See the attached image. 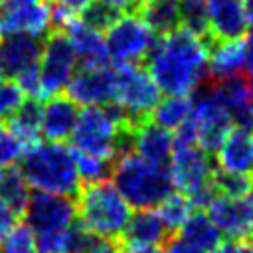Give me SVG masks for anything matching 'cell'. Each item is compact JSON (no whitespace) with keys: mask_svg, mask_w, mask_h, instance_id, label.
<instances>
[{"mask_svg":"<svg viewBox=\"0 0 253 253\" xmlns=\"http://www.w3.org/2000/svg\"><path fill=\"white\" fill-rule=\"evenodd\" d=\"M144 63L160 93L166 95H192L208 81V45L186 28L156 40Z\"/></svg>","mask_w":253,"mask_h":253,"instance_id":"6da1fadb","label":"cell"},{"mask_svg":"<svg viewBox=\"0 0 253 253\" xmlns=\"http://www.w3.org/2000/svg\"><path fill=\"white\" fill-rule=\"evenodd\" d=\"M20 172L28 180L30 188L42 192L75 198L83 186L73 150L63 142L38 140L24 148L20 156Z\"/></svg>","mask_w":253,"mask_h":253,"instance_id":"7a4b0ae2","label":"cell"},{"mask_svg":"<svg viewBox=\"0 0 253 253\" xmlns=\"http://www.w3.org/2000/svg\"><path fill=\"white\" fill-rule=\"evenodd\" d=\"M113 184L130 208L154 210L174 190L168 168L156 166L136 152L125 154L113 164Z\"/></svg>","mask_w":253,"mask_h":253,"instance_id":"3957f363","label":"cell"},{"mask_svg":"<svg viewBox=\"0 0 253 253\" xmlns=\"http://www.w3.org/2000/svg\"><path fill=\"white\" fill-rule=\"evenodd\" d=\"M75 204L79 223L87 231L103 239H121L130 217V206L113 182L99 180L83 184Z\"/></svg>","mask_w":253,"mask_h":253,"instance_id":"277c9868","label":"cell"},{"mask_svg":"<svg viewBox=\"0 0 253 253\" xmlns=\"http://www.w3.org/2000/svg\"><path fill=\"white\" fill-rule=\"evenodd\" d=\"M115 95L117 101L128 115V123L140 126L150 119L152 109L160 101V89L150 73L134 63H115Z\"/></svg>","mask_w":253,"mask_h":253,"instance_id":"5b68a950","label":"cell"},{"mask_svg":"<svg viewBox=\"0 0 253 253\" xmlns=\"http://www.w3.org/2000/svg\"><path fill=\"white\" fill-rule=\"evenodd\" d=\"M190 121L196 128V144L210 154H215L225 134L233 128L231 117L219 99L213 95L210 81H204L192 95Z\"/></svg>","mask_w":253,"mask_h":253,"instance_id":"8992f818","label":"cell"},{"mask_svg":"<svg viewBox=\"0 0 253 253\" xmlns=\"http://www.w3.org/2000/svg\"><path fill=\"white\" fill-rule=\"evenodd\" d=\"M75 49L63 30H51L43 38L42 55L38 61L42 97H51L65 91L69 79L77 69Z\"/></svg>","mask_w":253,"mask_h":253,"instance_id":"52a82bcc","label":"cell"},{"mask_svg":"<svg viewBox=\"0 0 253 253\" xmlns=\"http://www.w3.org/2000/svg\"><path fill=\"white\" fill-rule=\"evenodd\" d=\"M158 36L142 22L138 14H123L107 32L105 43L113 63H134L146 59Z\"/></svg>","mask_w":253,"mask_h":253,"instance_id":"ba28073f","label":"cell"},{"mask_svg":"<svg viewBox=\"0 0 253 253\" xmlns=\"http://www.w3.org/2000/svg\"><path fill=\"white\" fill-rule=\"evenodd\" d=\"M117 128L119 123L109 115V111L103 105L83 107V111H79L77 125L69 136L73 150L115 162Z\"/></svg>","mask_w":253,"mask_h":253,"instance_id":"9c48e42d","label":"cell"},{"mask_svg":"<svg viewBox=\"0 0 253 253\" xmlns=\"http://www.w3.org/2000/svg\"><path fill=\"white\" fill-rule=\"evenodd\" d=\"M24 223L36 233H53L67 229L77 217V204L71 196L36 190L22 213Z\"/></svg>","mask_w":253,"mask_h":253,"instance_id":"30bf717a","label":"cell"},{"mask_svg":"<svg viewBox=\"0 0 253 253\" xmlns=\"http://www.w3.org/2000/svg\"><path fill=\"white\" fill-rule=\"evenodd\" d=\"M168 172L174 188L186 196H192L194 192L211 182L215 166L211 162L210 152H206L198 144H192L174 148Z\"/></svg>","mask_w":253,"mask_h":253,"instance_id":"8fae6325","label":"cell"},{"mask_svg":"<svg viewBox=\"0 0 253 253\" xmlns=\"http://www.w3.org/2000/svg\"><path fill=\"white\" fill-rule=\"evenodd\" d=\"M65 95L79 107H99L113 101L115 71L109 65H81L65 87Z\"/></svg>","mask_w":253,"mask_h":253,"instance_id":"7c38bea8","label":"cell"},{"mask_svg":"<svg viewBox=\"0 0 253 253\" xmlns=\"http://www.w3.org/2000/svg\"><path fill=\"white\" fill-rule=\"evenodd\" d=\"M213 225L227 239H247L253 233V192L245 198L217 194L206 208Z\"/></svg>","mask_w":253,"mask_h":253,"instance_id":"4fadbf2b","label":"cell"},{"mask_svg":"<svg viewBox=\"0 0 253 253\" xmlns=\"http://www.w3.org/2000/svg\"><path fill=\"white\" fill-rule=\"evenodd\" d=\"M208 81L211 85L213 95L229 113L233 126L251 130L253 128V101H251L253 81L241 73L215 79V81L208 79Z\"/></svg>","mask_w":253,"mask_h":253,"instance_id":"5bb4252c","label":"cell"},{"mask_svg":"<svg viewBox=\"0 0 253 253\" xmlns=\"http://www.w3.org/2000/svg\"><path fill=\"white\" fill-rule=\"evenodd\" d=\"M43 47V38L24 34V32H10L0 34V71L2 77L16 79L28 67L38 65Z\"/></svg>","mask_w":253,"mask_h":253,"instance_id":"9a60e30c","label":"cell"},{"mask_svg":"<svg viewBox=\"0 0 253 253\" xmlns=\"http://www.w3.org/2000/svg\"><path fill=\"white\" fill-rule=\"evenodd\" d=\"M79 119V105L67 95H51L42 105V125L40 132L45 140L63 142L71 136Z\"/></svg>","mask_w":253,"mask_h":253,"instance_id":"2e32d148","label":"cell"},{"mask_svg":"<svg viewBox=\"0 0 253 253\" xmlns=\"http://www.w3.org/2000/svg\"><path fill=\"white\" fill-rule=\"evenodd\" d=\"M208 18L213 40H239L249 28L243 0H208Z\"/></svg>","mask_w":253,"mask_h":253,"instance_id":"e0dca14e","label":"cell"},{"mask_svg":"<svg viewBox=\"0 0 253 253\" xmlns=\"http://www.w3.org/2000/svg\"><path fill=\"white\" fill-rule=\"evenodd\" d=\"M24 32L32 36L45 38L51 32L49 6L45 2H32L12 10H0V34Z\"/></svg>","mask_w":253,"mask_h":253,"instance_id":"ac0fdd59","label":"cell"},{"mask_svg":"<svg viewBox=\"0 0 253 253\" xmlns=\"http://www.w3.org/2000/svg\"><path fill=\"white\" fill-rule=\"evenodd\" d=\"M134 152L156 164V166H170L172 154H174V134L172 130L156 125L152 119L144 121L136 128V140H134Z\"/></svg>","mask_w":253,"mask_h":253,"instance_id":"d6986e66","label":"cell"},{"mask_svg":"<svg viewBox=\"0 0 253 253\" xmlns=\"http://www.w3.org/2000/svg\"><path fill=\"white\" fill-rule=\"evenodd\" d=\"M215 164L227 172L249 174L253 170V134L247 128L233 126L215 152Z\"/></svg>","mask_w":253,"mask_h":253,"instance_id":"ffe728a7","label":"cell"},{"mask_svg":"<svg viewBox=\"0 0 253 253\" xmlns=\"http://www.w3.org/2000/svg\"><path fill=\"white\" fill-rule=\"evenodd\" d=\"M63 32L67 34L77 61L81 65L93 67V65H107L109 63V51H107V43L105 38L101 36V32L85 26L77 16L63 28Z\"/></svg>","mask_w":253,"mask_h":253,"instance_id":"44dd1931","label":"cell"},{"mask_svg":"<svg viewBox=\"0 0 253 253\" xmlns=\"http://www.w3.org/2000/svg\"><path fill=\"white\" fill-rule=\"evenodd\" d=\"M208 79H223L243 67V40H208Z\"/></svg>","mask_w":253,"mask_h":253,"instance_id":"7402d4cb","label":"cell"},{"mask_svg":"<svg viewBox=\"0 0 253 253\" xmlns=\"http://www.w3.org/2000/svg\"><path fill=\"white\" fill-rule=\"evenodd\" d=\"M172 235L166 225L162 223L158 211L154 210H138L136 213H130L128 223L121 235L119 241H128V243H152L160 245Z\"/></svg>","mask_w":253,"mask_h":253,"instance_id":"603a6c76","label":"cell"},{"mask_svg":"<svg viewBox=\"0 0 253 253\" xmlns=\"http://www.w3.org/2000/svg\"><path fill=\"white\" fill-rule=\"evenodd\" d=\"M178 235L186 243H190L206 253H215L219 249V245L223 243L221 231L213 225V221L210 219V215L204 210L192 211L188 215V219L182 223V227L178 229Z\"/></svg>","mask_w":253,"mask_h":253,"instance_id":"cb8c5ba5","label":"cell"},{"mask_svg":"<svg viewBox=\"0 0 253 253\" xmlns=\"http://www.w3.org/2000/svg\"><path fill=\"white\" fill-rule=\"evenodd\" d=\"M40 125H42V99L38 97H26L24 103L18 107V111L6 119L8 130L22 142L24 148L38 142L42 134Z\"/></svg>","mask_w":253,"mask_h":253,"instance_id":"d4e9b609","label":"cell"},{"mask_svg":"<svg viewBox=\"0 0 253 253\" xmlns=\"http://www.w3.org/2000/svg\"><path fill=\"white\" fill-rule=\"evenodd\" d=\"M136 14L158 38L168 36L182 26L180 0H142Z\"/></svg>","mask_w":253,"mask_h":253,"instance_id":"484cf974","label":"cell"},{"mask_svg":"<svg viewBox=\"0 0 253 253\" xmlns=\"http://www.w3.org/2000/svg\"><path fill=\"white\" fill-rule=\"evenodd\" d=\"M30 196H32L30 184L20 172V168L12 164L0 170V198L16 211V215L24 213Z\"/></svg>","mask_w":253,"mask_h":253,"instance_id":"4316f807","label":"cell"},{"mask_svg":"<svg viewBox=\"0 0 253 253\" xmlns=\"http://www.w3.org/2000/svg\"><path fill=\"white\" fill-rule=\"evenodd\" d=\"M190 113H192L190 95H166L156 103V107L150 113V119L168 130H176L184 121L190 119Z\"/></svg>","mask_w":253,"mask_h":253,"instance_id":"83f0119b","label":"cell"},{"mask_svg":"<svg viewBox=\"0 0 253 253\" xmlns=\"http://www.w3.org/2000/svg\"><path fill=\"white\" fill-rule=\"evenodd\" d=\"M123 14L125 12H121L117 6H113V4H109L105 0H89L79 10L77 18L85 26H89V28H93L97 32H107Z\"/></svg>","mask_w":253,"mask_h":253,"instance_id":"f1b7e54d","label":"cell"},{"mask_svg":"<svg viewBox=\"0 0 253 253\" xmlns=\"http://www.w3.org/2000/svg\"><path fill=\"white\" fill-rule=\"evenodd\" d=\"M180 24L204 42L210 40L208 0H180Z\"/></svg>","mask_w":253,"mask_h":253,"instance_id":"f546056e","label":"cell"},{"mask_svg":"<svg viewBox=\"0 0 253 253\" xmlns=\"http://www.w3.org/2000/svg\"><path fill=\"white\" fill-rule=\"evenodd\" d=\"M194 211L192 202L186 194L182 192H172L160 206H158V215L162 219V223L166 225V229L170 233L178 231L182 227V223L188 219V215Z\"/></svg>","mask_w":253,"mask_h":253,"instance_id":"4dcf8cb0","label":"cell"},{"mask_svg":"<svg viewBox=\"0 0 253 253\" xmlns=\"http://www.w3.org/2000/svg\"><path fill=\"white\" fill-rule=\"evenodd\" d=\"M213 184L221 196L227 198H245L253 192V176L243 174V172H227V170H217L213 172Z\"/></svg>","mask_w":253,"mask_h":253,"instance_id":"1f68e13d","label":"cell"},{"mask_svg":"<svg viewBox=\"0 0 253 253\" xmlns=\"http://www.w3.org/2000/svg\"><path fill=\"white\" fill-rule=\"evenodd\" d=\"M73 150V148H71ZM75 156V164H77V172L81 176V182H99V180H107L113 172V160L107 158H99V156H91V154H83L73 150Z\"/></svg>","mask_w":253,"mask_h":253,"instance_id":"d6a6232c","label":"cell"},{"mask_svg":"<svg viewBox=\"0 0 253 253\" xmlns=\"http://www.w3.org/2000/svg\"><path fill=\"white\" fill-rule=\"evenodd\" d=\"M0 253H38L36 233L26 223H16L0 239Z\"/></svg>","mask_w":253,"mask_h":253,"instance_id":"836d02e7","label":"cell"},{"mask_svg":"<svg viewBox=\"0 0 253 253\" xmlns=\"http://www.w3.org/2000/svg\"><path fill=\"white\" fill-rule=\"evenodd\" d=\"M24 99H26V93L20 89V85L14 79L0 77V117L4 121L18 111Z\"/></svg>","mask_w":253,"mask_h":253,"instance_id":"e575fe53","label":"cell"},{"mask_svg":"<svg viewBox=\"0 0 253 253\" xmlns=\"http://www.w3.org/2000/svg\"><path fill=\"white\" fill-rule=\"evenodd\" d=\"M22 152H24L22 142L8 128H2L0 130V170L16 164L20 160Z\"/></svg>","mask_w":253,"mask_h":253,"instance_id":"d590c367","label":"cell"},{"mask_svg":"<svg viewBox=\"0 0 253 253\" xmlns=\"http://www.w3.org/2000/svg\"><path fill=\"white\" fill-rule=\"evenodd\" d=\"M14 81L20 85V89L26 93V97H38V99H42V83H40V69H38V65L28 67Z\"/></svg>","mask_w":253,"mask_h":253,"instance_id":"8d00e7d4","label":"cell"},{"mask_svg":"<svg viewBox=\"0 0 253 253\" xmlns=\"http://www.w3.org/2000/svg\"><path fill=\"white\" fill-rule=\"evenodd\" d=\"M164 253H206V251H202V249H198V247H194V245H190V243H186L180 235H168V239L164 241Z\"/></svg>","mask_w":253,"mask_h":253,"instance_id":"74e56055","label":"cell"},{"mask_svg":"<svg viewBox=\"0 0 253 253\" xmlns=\"http://www.w3.org/2000/svg\"><path fill=\"white\" fill-rule=\"evenodd\" d=\"M16 217H18L16 211L0 198V239L16 225Z\"/></svg>","mask_w":253,"mask_h":253,"instance_id":"f35d334b","label":"cell"},{"mask_svg":"<svg viewBox=\"0 0 253 253\" xmlns=\"http://www.w3.org/2000/svg\"><path fill=\"white\" fill-rule=\"evenodd\" d=\"M215 253H253V245L247 239H227Z\"/></svg>","mask_w":253,"mask_h":253,"instance_id":"ab89813d","label":"cell"},{"mask_svg":"<svg viewBox=\"0 0 253 253\" xmlns=\"http://www.w3.org/2000/svg\"><path fill=\"white\" fill-rule=\"evenodd\" d=\"M123 253H164L160 245L152 243H128V241H119Z\"/></svg>","mask_w":253,"mask_h":253,"instance_id":"60d3db41","label":"cell"},{"mask_svg":"<svg viewBox=\"0 0 253 253\" xmlns=\"http://www.w3.org/2000/svg\"><path fill=\"white\" fill-rule=\"evenodd\" d=\"M87 253H123V251H121V243H119V241L99 237Z\"/></svg>","mask_w":253,"mask_h":253,"instance_id":"b9f144b4","label":"cell"},{"mask_svg":"<svg viewBox=\"0 0 253 253\" xmlns=\"http://www.w3.org/2000/svg\"><path fill=\"white\" fill-rule=\"evenodd\" d=\"M243 43H245V47H243V69H245V75L249 79H253V32L249 34V38Z\"/></svg>","mask_w":253,"mask_h":253,"instance_id":"7bdbcfd3","label":"cell"},{"mask_svg":"<svg viewBox=\"0 0 253 253\" xmlns=\"http://www.w3.org/2000/svg\"><path fill=\"white\" fill-rule=\"evenodd\" d=\"M105 2L117 6L125 14H136L138 8H140V4H142V0H105Z\"/></svg>","mask_w":253,"mask_h":253,"instance_id":"ee69618b","label":"cell"},{"mask_svg":"<svg viewBox=\"0 0 253 253\" xmlns=\"http://www.w3.org/2000/svg\"><path fill=\"white\" fill-rule=\"evenodd\" d=\"M32 2H38V0H0V10H12V8H20V6H26V4H32Z\"/></svg>","mask_w":253,"mask_h":253,"instance_id":"f6af8a7d","label":"cell"},{"mask_svg":"<svg viewBox=\"0 0 253 253\" xmlns=\"http://www.w3.org/2000/svg\"><path fill=\"white\" fill-rule=\"evenodd\" d=\"M243 8H245V16H247L249 28H253V0H243Z\"/></svg>","mask_w":253,"mask_h":253,"instance_id":"bcb514c9","label":"cell"},{"mask_svg":"<svg viewBox=\"0 0 253 253\" xmlns=\"http://www.w3.org/2000/svg\"><path fill=\"white\" fill-rule=\"evenodd\" d=\"M2 128H4V119L0 117V130H2Z\"/></svg>","mask_w":253,"mask_h":253,"instance_id":"7dc6e473","label":"cell"},{"mask_svg":"<svg viewBox=\"0 0 253 253\" xmlns=\"http://www.w3.org/2000/svg\"><path fill=\"white\" fill-rule=\"evenodd\" d=\"M45 2H49V4H53V2H61V0H45Z\"/></svg>","mask_w":253,"mask_h":253,"instance_id":"c3c4849f","label":"cell"},{"mask_svg":"<svg viewBox=\"0 0 253 253\" xmlns=\"http://www.w3.org/2000/svg\"><path fill=\"white\" fill-rule=\"evenodd\" d=\"M251 245H253V233H251Z\"/></svg>","mask_w":253,"mask_h":253,"instance_id":"681fc988","label":"cell"},{"mask_svg":"<svg viewBox=\"0 0 253 253\" xmlns=\"http://www.w3.org/2000/svg\"><path fill=\"white\" fill-rule=\"evenodd\" d=\"M251 101H253V93H251Z\"/></svg>","mask_w":253,"mask_h":253,"instance_id":"f907efd6","label":"cell"},{"mask_svg":"<svg viewBox=\"0 0 253 253\" xmlns=\"http://www.w3.org/2000/svg\"><path fill=\"white\" fill-rule=\"evenodd\" d=\"M0 77H2V71H0Z\"/></svg>","mask_w":253,"mask_h":253,"instance_id":"816d5d0a","label":"cell"},{"mask_svg":"<svg viewBox=\"0 0 253 253\" xmlns=\"http://www.w3.org/2000/svg\"><path fill=\"white\" fill-rule=\"evenodd\" d=\"M251 172H253V170H251Z\"/></svg>","mask_w":253,"mask_h":253,"instance_id":"f5cc1de1","label":"cell"}]
</instances>
